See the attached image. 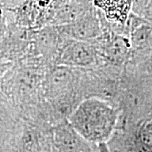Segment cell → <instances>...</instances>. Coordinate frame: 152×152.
<instances>
[{
    "label": "cell",
    "mask_w": 152,
    "mask_h": 152,
    "mask_svg": "<svg viewBox=\"0 0 152 152\" xmlns=\"http://www.w3.org/2000/svg\"><path fill=\"white\" fill-rule=\"evenodd\" d=\"M118 113L109 102L95 97L83 101L72 112L70 125L87 141L102 143L113 134Z\"/></svg>",
    "instance_id": "cell-1"
},
{
    "label": "cell",
    "mask_w": 152,
    "mask_h": 152,
    "mask_svg": "<svg viewBox=\"0 0 152 152\" xmlns=\"http://www.w3.org/2000/svg\"><path fill=\"white\" fill-rule=\"evenodd\" d=\"M92 43L106 64L120 67L132 57L129 37L112 30L111 27L103 26V33Z\"/></svg>",
    "instance_id": "cell-2"
},
{
    "label": "cell",
    "mask_w": 152,
    "mask_h": 152,
    "mask_svg": "<svg viewBox=\"0 0 152 152\" xmlns=\"http://www.w3.org/2000/svg\"><path fill=\"white\" fill-rule=\"evenodd\" d=\"M102 62L103 61L92 42L64 39L56 65L92 69L99 66Z\"/></svg>",
    "instance_id": "cell-3"
},
{
    "label": "cell",
    "mask_w": 152,
    "mask_h": 152,
    "mask_svg": "<svg viewBox=\"0 0 152 152\" xmlns=\"http://www.w3.org/2000/svg\"><path fill=\"white\" fill-rule=\"evenodd\" d=\"M80 69L55 65L47 70L42 82L43 90L50 98H63L73 92L80 80Z\"/></svg>",
    "instance_id": "cell-4"
},
{
    "label": "cell",
    "mask_w": 152,
    "mask_h": 152,
    "mask_svg": "<svg viewBox=\"0 0 152 152\" xmlns=\"http://www.w3.org/2000/svg\"><path fill=\"white\" fill-rule=\"evenodd\" d=\"M56 27L65 39L92 42L103 33V21L92 11L71 23Z\"/></svg>",
    "instance_id": "cell-5"
},
{
    "label": "cell",
    "mask_w": 152,
    "mask_h": 152,
    "mask_svg": "<svg viewBox=\"0 0 152 152\" xmlns=\"http://www.w3.org/2000/svg\"><path fill=\"white\" fill-rule=\"evenodd\" d=\"M139 139L144 149L147 152H152V130L148 125L140 130Z\"/></svg>",
    "instance_id": "cell-6"
},
{
    "label": "cell",
    "mask_w": 152,
    "mask_h": 152,
    "mask_svg": "<svg viewBox=\"0 0 152 152\" xmlns=\"http://www.w3.org/2000/svg\"><path fill=\"white\" fill-rule=\"evenodd\" d=\"M144 73L152 78V59L148 60L140 66Z\"/></svg>",
    "instance_id": "cell-7"
},
{
    "label": "cell",
    "mask_w": 152,
    "mask_h": 152,
    "mask_svg": "<svg viewBox=\"0 0 152 152\" xmlns=\"http://www.w3.org/2000/svg\"><path fill=\"white\" fill-rule=\"evenodd\" d=\"M147 125H148V126H149V128L152 130V120H151V121H150L149 123H148Z\"/></svg>",
    "instance_id": "cell-8"
}]
</instances>
